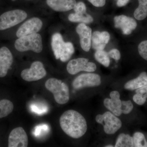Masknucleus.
<instances>
[{
    "label": "nucleus",
    "mask_w": 147,
    "mask_h": 147,
    "mask_svg": "<svg viewBox=\"0 0 147 147\" xmlns=\"http://www.w3.org/2000/svg\"><path fill=\"white\" fill-rule=\"evenodd\" d=\"M42 22L39 18L33 17L26 21L19 27L16 33L18 38L36 33L39 31L42 26Z\"/></svg>",
    "instance_id": "nucleus-9"
},
{
    "label": "nucleus",
    "mask_w": 147,
    "mask_h": 147,
    "mask_svg": "<svg viewBox=\"0 0 147 147\" xmlns=\"http://www.w3.org/2000/svg\"><path fill=\"white\" fill-rule=\"evenodd\" d=\"M139 5L134 11V16L139 21L144 20L147 16V0H138Z\"/></svg>",
    "instance_id": "nucleus-20"
},
{
    "label": "nucleus",
    "mask_w": 147,
    "mask_h": 147,
    "mask_svg": "<svg viewBox=\"0 0 147 147\" xmlns=\"http://www.w3.org/2000/svg\"><path fill=\"white\" fill-rule=\"evenodd\" d=\"M25 11L15 9L9 11L0 16V30H6L21 23L26 18Z\"/></svg>",
    "instance_id": "nucleus-4"
},
{
    "label": "nucleus",
    "mask_w": 147,
    "mask_h": 147,
    "mask_svg": "<svg viewBox=\"0 0 147 147\" xmlns=\"http://www.w3.org/2000/svg\"><path fill=\"white\" fill-rule=\"evenodd\" d=\"M133 104L130 100H121L122 114L127 115L131 113L133 109Z\"/></svg>",
    "instance_id": "nucleus-27"
},
{
    "label": "nucleus",
    "mask_w": 147,
    "mask_h": 147,
    "mask_svg": "<svg viewBox=\"0 0 147 147\" xmlns=\"http://www.w3.org/2000/svg\"><path fill=\"white\" fill-rule=\"evenodd\" d=\"M101 84V78L98 74L94 73H86L76 77L72 83V86L76 90L86 87L98 86Z\"/></svg>",
    "instance_id": "nucleus-8"
},
{
    "label": "nucleus",
    "mask_w": 147,
    "mask_h": 147,
    "mask_svg": "<svg viewBox=\"0 0 147 147\" xmlns=\"http://www.w3.org/2000/svg\"><path fill=\"white\" fill-rule=\"evenodd\" d=\"M96 69L95 64L89 62L88 59L84 58L71 60L67 65V72L71 75H74L81 71L94 72Z\"/></svg>",
    "instance_id": "nucleus-7"
},
{
    "label": "nucleus",
    "mask_w": 147,
    "mask_h": 147,
    "mask_svg": "<svg viewBox=\"0 0 147 147\" xmlns=\"http://www.w3.org/2000/svg\"><path fill=\"white\" fill-rule=\"evenodd\" d=\"M28 138L26 131L22 127L13 129L8 138L9 147H27Z\"/></svg>",
    "instance_id": "nucleus-10"
},
{
    "label": "nucleus",
    "mask_w": 147,
    "mask_h": 147,
    "mask_svg": "<svg viewBox=\"0 0 147 147\" xmlns=\"http://www.w3.org/2000/svg\"><path fill=\"white\" fill-rule=\"evenodd\" d=\"M91 45L95 50H103L106 43L102 38L101 32L98 31L94 32L92 34Z\"/></svg>",
    "instance_id": "nucleus-18"
},
{
    "label": "nucleus",
    "mask_w": 147,
    "mask_h": 147,
    "mask_svg": "<svg viewBox=\"0 0 147 147\" xmlns=\"http://www.w3.org/2000/svg\"><path fill=\"white\" fill-rule=\"evenodd\" d=\"M74 53V48L72 43L71 42H65L59 59L62 62H65L71 58Z\"/></svg>",
    "instance_id": "nucleus-24"
},
{
    "label": "nucleus",
    "mask_w": 147,
    "mask_h": 147,
    "mask_svg": "<svg viewBox=\"0 0 147 147\" xmlns=\"http://www.w3.org/2000/svg\"><path fill=\"white\" fill-rule=\"evenodd\" d=\"M74 10L76 13H86V7L85 4L82 2H79L76 3V5L74 7Z\"/></svg>",
    "instance_id": "nucleus-29"
},
{
    "label": "nucleus",
    "mask_w": 147,
    "mask_h": 147,
    "mask_svg": "<svg viewBox=\"0 0 147 147\" xmlns=\"http://www.w3.org/2000/svg\"><path fill=\"white\" fill-rule=\"evenodd\" d=\"M94 58L99 63L105 67L110 64V59L108 53L103 50H96L94 53Z\"/></svg>",
    "instance_id": "nucleus-25"
},
{
    "label": "nucleus",
    "mask_w": 147,
    "mask_h": 147,
    "mask_svg": "<svg viewBox=\"0 0 147 147\" xmlns=\"http://www.w3.org/2000/svg\"><path fill=\"white\" fill-rule=\"evenodd\" d=\"M47 5L55 11H68L74 8L76 0H46Z\"/></svg>",
    "instance_id": "nucleus-15"
},
{
    "label": "nucleus",
    "mask_w": 147,
    "mask_h": 147,
    "mask_svg": "<svg viewBox=\"0 0 147 147\" xmlns=\"http://www.w3.org/2000/svg\"></svg>",
    "instance_id": "nucleus-34"
},
{
    "label": "nucleus",
    "mask_w": 147,
    "mask_h": 147,
    "mask_svg": "<svg viewBox=\"0 0 147 147\" xmlns=\"http://www.w3.org/2000/svg\"><path fill=\"white\" fill-rule=\"evenodd\" d=\"M88 1L96 7H102L105 4V0H88Z\"/></svg>",
    "instance_id": "nucleus-31"
},
{
    "label": "nucleus",
    "mask_w": 147,
    "mask_h": 147,
    "mask_svg": "<svg viewBox=\"0 0 147 147\" xmlns=\"http://www.w3.org/2000/svg\"><path fill=\"white\" fill-rule=\"evenodd\" d=\"M147 85L146 72H142L137 78L130 80L124 85V88L129 90H134Z\"/></svg>",
    "instance_id": "nucleus-17"
},
{
    "label": "nucleus",
    "mask_w": 147,
    "mask_h": 147,
    "mask_svg": "<svg viewBox=\"0 0 147 147\" xmlns=\"http://www.w3.org/2000/svg\"><path fill=\"white\" fill-rule=\"evenodd\" d=\"M115 147H134L133 138L129 134L121 133L117 138Z\"/></svg>",
    "instance_id": "nucleus-21"
},
{
    "label": "nucleus",
    "mask_w": 147,
    "mask_h": 147,
    "mask_svg": "<svg viewBox=\"0 0 147 147\" xmlns=\"http://www.w3.org/2000/svg\"><path fill=\"white\" fill-rule=\"evenodd\" d=\"M96 121L98 123L103 124L104 131L108 134L115 133L122 126V122L119 119L111 112H106L102 115L96 117Z\"/></svg>",
    "instance_id": "nucleus-5"
},
{
    "label": "nucleus",
    "mask_w": 147,
    "mask_h": 147,
    "mask_svg": "<svg viewBox=\"0 0 147 147\" xmlns=\"http://www.w3.org/2000/svg\"><path fill=\"white\" fill-rule=\"evenodd\" d=\"M45 88L54 95L57 103L63 105L68 102L69 99V91L68 86L61 80L50 78L45 83Z\"/></svg>",
    "instance_id": "nucleus-3"
},
{
    "label": "nucleus",
    "mask_w": 147,
    "mask_h": 147,
    "mask_svg": "<svg viewBox=\"0 0 147 147\" xmlns=\"http://www.w3.org/2000/svg\"><path fill=\"white\" fill-rule=\"evenodd\" d=\"M108 55L110 57L113 58L116 61L120 59L121 54L119 50L117 49H112L108 53Z\"/></svg>",
    "instance_id": "nucleus-30"
},
{
    "label": "nucleus",
    "mask_w": 147,
    "mask_h": 147,
    "mask_svg": "<svg viewBox=\"0 0 147 147\" xmlns=\"http://www.w3.org/2000/svg\"><path fill=\"white\" fill-rule=\"evenodd\" d=\"M132 138L134 147H147V142L143 133L135 132L133 134Z\"/></svg>",
    "instance_id": "nucleus-26"
},
{
    "label": "nucleus",
    "mask_w": 147,
    "mask_h": 147,
    "mask_svg": "<svg viewBox=\"0 0 147 147\" xmlns=\"http://www.w3.org/2000/svg\"><path fill=\"white\" fill-rule=\"evenodd\" d=\"M13 62V56L7 47L0 49V77H5Z\"/></svg>",
    "instance_id": "nucleus-14"
},
{
    "label": "nucleus",
    "mask_w": 147,
    "mask_h": 147,
    "mask_svg": "<svg viewBox=\"0 0 147 147\" xmlns=\"http://www.w3.org/2000/svg\"><path fill=\"white\" fill-rule=\"evenodd\" d=\"M65 43V42L60 34L56 33L53 35L51 40V46L56 59H60Z\"/></svg>",
    "instance_id": "nucleus-16"
},
{
    "label": "nucleus",
    "mask_w": 147,
    "mask_h": 147,
    "mask_svg": "<svg viewBox=\"0 0 147 147\" xmlns=\"http://www.w3.org/2000/svg\"><path fill=\"white\" fill-rule=\"evenodd\" d=\"M106 147H113L114 146H112V145H108V146H105Z\"/></svg>",
    "instance_id": "nucleus-33"
},
{
    "label": "nucleus",
    "mask_w": 147,
    "mask_h": 147,
    "mask_svg": "<svg viewBox=\"0 0 147 147\" xmlns=\"http://www.w3.org/2000/svg\"><path fill=\"white\" fill-rule=\"evenodd\" d=\"M60 125L63 131L74 139H79L86 132L88 125L86 119L75 110H67L61 116Z\"/></svg>",
    "instance_id": "nucleus-1"
},
{
    "label": "nucleus",
    "mask_w": 147,
    "mask_h": 147,
    "mask_svg": "<svg viewBox=\"0 0 147 147\" xmlns=\"http://www.w3.org/2000/svg\"><path fill=\"white\" fill-rule=\"evenodd\" d=\"M136 94L133 97V100L138 105H144L147 98V85L136 90Z\"/></svg>",
    "instance_id": "nucleus-22"
},
{
    "label": "nucleus",
    "mask_w": 147,
    "mask_h": 147,
    "mask_svg": "<svg viewBox=\"0 0 147 147\" xmlns=\"http://www.w3.org/2000/svg\"><path fill=\"white\" fill-rule=\"evenodd\" d=\"M138 49L140 56L147 61V40L141 42L138 46Z\"/></svg>",
    "instance_id": "nucleus-28"
},
{
    "label": "nucleus",
    "mask_w": 147,
    "mask_h": 147,
    "mask_svg": "<svg viewBox=\"0 0 147 147\" xmlns=\"http://www.w3.org/2000/svg\"><path fill=\"white\" fill-rule=\"evenodd\" d=\"M110 98L104 99L103 104L105 108L116 116H120L122 114L121 100L120 99V95L117 91L110 92Z\"/></svg>",
    "instance_id": "nucleus-13"
},
{
    "label": "nucleus",
    "mask_w": 147,
    "mask_h": 147,
    "mask_svg": "<svg viewBox=\"0 0 147 147\" xmlns=\"http://www.w3.org/2000/svg\"><path fill=\"white\" fill-rule=\"evenodd\" d=\"M68 19L72 22H81L85 24H90L93 21V18L89 14L85 13H72L68 16Z\"/></svg>",
    "instance_id": "nucleus-19"
},
{
    "label": "nucleus",
    "mask_w": 147,
    "mask_h": 147,
    "mask_svg": "<svg viewBox=\"0 0 147 147\" xmlns=\"http://www.w3.org/2000/svg\"><path fill=\"white\" fill-rule=\"evenodd\" d=\"M46 74L47 72L43 63L39 61H36L32 63L30 68L21 71V77L25 81L32 82L42 79Z\"/></svg>",
    "instance_id": "nucleus-6"
},
{
    "label": "nucleus",
    "mask_w": 147,
    "mask_h": 147,
    "mask_svg": "<svg viewBox=\"0 0 147 147\" xmlns=\"http://www.w3.org/2000/svg\"><path fill=\"white\" fill-rule=\"evenodd\" d=\"M114 23L115 27L121 29L124 35L130 34L137 25V22L133 18L124 15L115 16Z\"/></svg>",
    "instance_id": "nucleus-11"
},
{
    "label": "nucleus",
    "mask_w": 147,
    "mask_h": 147,
    "mask_svg": "<svg viewBox=\"0 0 147 147\" xmlns=\"http://www.w3.org/2000/svg\"><path fill=\"white\" fill-rule=\"evenodd\" d=\"M129 1V0H117V5L119 7L124 6L128 3Z\"/></svg>",
    "instance_id": "nucleus-32"
},
{
    "label": "nucleus",
    "mask_w": 147,
    "mask_h": 147,
    "mask_svg": "<svg viewBox=\"0 0 147 147\" xmlns=\"http://www.w3.org/2000/svg\"><path fill=\"white\" fill-rule=\"evenodd\" d=\"M16 50L21 52L33 51L41 53L43 48L42 37L38 33L32 34L18 38L14 43Z\"/></svg>",
    "instance_id": "nucleus-2"
},
{
    "label": "nucleus",
    "mask_w": 147,
    "mask_h": 147,
    "mask_svg": "<svg viewBox=\"0 0 147 147\" xmlns=\"http://www.w3.org/2000/svg\"><path fill=\"white\" fill-rule=\"evenodd\" d=\"M13 103L7 99L0 100V119L8 115L13 111Z\"/></svg>",
    "instance_id": "nucleus-23"
},
{
    "label": "nucleus",
    "mask_w": 147,
    "mask_h": 147,
    "mask_svg": "<svg viewBox=\"0 0 147 147\" xmlns=\"http://www.w3.org/2000/svg\"><path fill=\"white\" fill-rule=\"evenodd\" d=\"M76 30L80 38V45L82 49L85 52H89L91 47V28L86 24L81 23L77 26Z\"/></svg>",
    "instance_id": "nucleus-12"
}]
</instances>
